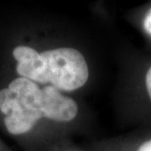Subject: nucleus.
I'll list each match as a JSON object with an SVG mask.
<instances>
[{"label":"nucleus","instance_id":"f257e3e1","mask_svg":"<svg viewBox=\"0 0 151 151\" xmlns=\"http://www.w3.org/2000/svg\"><path fill=\"white\" fill-rule=\"evenodd\" d=\"M42 88L29 79L13 76L0 86V124L14 137L26 136L44 118Z\"/></svg>","mask_w":151,"mask_h":151},{"label":"nucleus","instance_id":"f03ea898","mask_svg":"<svg viewBox=\"0 0 151 151\" xmlns=\"http://www.w3.org/2000/svg\"><path fill=\"white\" fill-rule=\"evenodd\" d=\"M40 55L46 83L65 92L77 90L86 83L89 70L84 55L78 50L60 47Z\"/></svg>","mask_w":151,"mask_h":151},{"label":"nucleus","instance_id":"7ed1b4c3","mask_svg":"<svg viewBox=\"0 0 151 151\" xmlns=\"http://www.w3.org/2000/svg\"><path fill=\"white\" fill-rule=\"evenodd\" d=\"M41 113L44 118L55 122H70L78 113V106L75 101L60 93L51 85L42 87Z\"/></svg>","mask_w":151,"mask_h":151},{"label":"nucleus","instance_id":"20e7f679","mask_svg":"<svg viewBox=\"0 0 151 151\" xmlns=\"http://www.w3.org/2000/svg\"><path fill=\"white\" fill-rule=\"evenodd\" d=\"M142 27L145 32L151 37V7L149 9V10L146 12L145 15L142 21Z\"/></svg>","mask_w":151,"mask_h":151},{"label":"nucleus","instance_id":"39448f33","mask_svg":"<svg viewBox=\"0 0 151 151\" xmlns=\"http://www.w3.org/2000/svg\"><path fill=\"white\" fill-rule=\"evenodd\" d=\"M145 89L147 97L151 103V64L148 67L145 75Z\"/></svg>","mask_w":151,"mask_h":151},{"label":"nucleus","instance_id":"423d86ee","mask_svg":"<svg viewBox=\"0 0 151 151\" xmlns=\"http://www.w3.org/2000/svg\"><path fill=\"white\" fill-rule=\"evenodd\" d=\"M136 151H151V138L145 141Z\"/></svg>","mask_w":151,"mask_h":151}]
</instances>
